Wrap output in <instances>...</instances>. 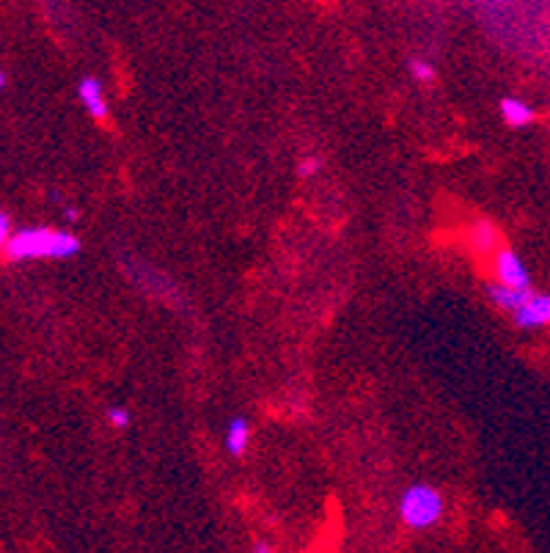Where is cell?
Returning <instances> with one entry per match:
<instances>
[{"label": "cell", "instance_id": "277c9868", "mask_svg": "<svg viewBox=\"0 0 550 553\" xmlns=\"http://www.w3.org/2000/svg\"><path fill=\"white\" fill-rule=\"evenodd\" d=\"M512 322L520 331H539L550 325V295L548 292H534L526 300V306L512 314Z\"/></svg>", "mask_w": 550, "mask_h": 553}, {"label": "cell", "instance_id": "6da1fadb", "mask_svg": "<svg viewBox=\"0 0 550 553\" xmlns=\"http://www.w3.org/2000/svg\"><path fill=\"white\" fill-rule=\"evenodd\" d=\"M80 254V240L72 232L61 229H20L11 234L6 256L11 262H31V259H72Z\"/></svg>", "mask_w": 550, "mask_h": 553}, {"label": "cell", "instance_id": "8992f818", "mask_svg": "<svg viewBox=\"0 0 550 553\" xmlns=\"http://www.w3.org/2000/svg\"><path fill=\"white\" fill-rule=\"evenodd\" d=\"M531 295H534V289H509V287H501V284H495V281L487 284V300L493 303L495 309L506 311L509 317L523 309Z\"/></svg>", "mask_w": 550, "mask_h": 553}, {"label": "cell", "instance_id": "30bf717a", "mask_svg": "<svg viewBox=\"0 0 550 553\" xmlns=\"http://www.w3.org/2000/svg\"><path fill=\"white\" fill-rule=\"evenodd\" d=\"M322 166H325V160L319 155H306L300 163H297V177L300 179H311L317 177L319 171H322Z\"/></svg>", "mask_w": 550, "mask_h": 553}, {"label": "cell", "instance_id": "3957f363", "mask_svg": "<svg viewBox=\"0 0 550 553\" xmlns=\"http://www.w3.org/2000/svg\"><path fill=\"white\" fill-rule=\"evenodd\" d=\"M495 284L509 289H531V273L526 262L512 248H498L493 254Z\"/></svg>", "mask_w": 550, "mask_h": 553}, {"label": "cell", "instance_id": "5bb4252c", "mask_svg": "<svg viewBox=\"0 0 550 553\" xmlns=\"http://www.w3.org/2000/svg\"><path fill=\"white\" fill-rule=\"evenodd\" d=\"M251 553H275V551H273V548H270V545H267V542H256V545H253Z\"/></svg>", "mask_w": 550, "mask_h": 553}, {"label": "cell", "instance_id": "2e32d148", "mask_svg": "<svg viewBox=\"0 0 550 553\" xmlns=\"http://www.w3.org/2000/svg\"><path fill=\"white\" fill-rule=\"evenodd\" d=\"M3 86H6V75L0 72V89H3Z\"/></svg>", "mask_w": 550, "mask_h": 553}, {"label": "cell", "instance_id": "4fadbf2b", "mask_svg": "<svg viewBox=\"0 0 550 553\" xmlns=\"http://www.w3.org/2000/svg\"><path fill=\"white\" fill-rule=\"evenodd\" d=\"M9 240H11V221H9V215H3V212H0V251H6Z\"/></svg>", "mask_w": 550, "mask_h": 553}, {"label": "cell", "instance_id": "7c38bea8", "mask_svg": "<svg viewBox=\"0 0 550 553\" xmlns=\"http://www.w3.org/2000/svg\"><path fill=\"white\" fill-rule=\"evenodd\" d=\"M105 419H108V424L113 430H127V427H130V410L121 408V405H113V408H108V413H105Z\"/></svg>", "mask_w": 550, "mask_h": 553}, {"label": "cell", "instance_id": "9c48e42d", "mask_svg": "<svg viewBox=\"0 0 550 553\" xmlns=\"http://www.w3.org/2000/svg\"><path fill=\"white\" fill-rule=\"evenodd\" d=\"M501 119H504L512 130L528 127L534 122V108L526 100H517V97H504L501 100Z\"/></svg>", "mask_w": 550, "mask_h": 553}, {"label": "cell", "instance_id": "9a60e30c", "mask_svg": "<svg viewBox=\"0 0 550 553\" xmlns=\"http://www.w3.org/2000/svg\"><path fill=\"white\" fill-rule=\"evenodd\" d=\"M64 218H66V221L75 223V221H77V210H75V207H66V210H64Z\"/></svg>", "mask_w": 550, "mask_h": 553}, {"label": "cell", "instance_id": "5b68a950", "mask_svg": "<svg viewBox=\"0 0 550 553\" xmlns=\"http://www.w3.org/2000/svg\"><path fill=\"white\" fill-rule=\"evenodd\" d=\"M77 100L80 105L86 108L88 116L91 119H97V122H105L108 119V97H105V89H102V80L99 78H83L77 83Z\"/></svg>", "mask_w": 550, "mask_h": 553}, {"label": "cell", "instance_id": "8fae6325", "mask_svg": "<svg viewBox=\"0 0 550 553\" xmlns=\"http://www.w3.org/2000/svg\"><path fill=\"white\" fill-rule=\"evenodd\" d=\"M407 69H410V75H413L418 83H429V80H435V67H432L429 61H424V58H413V61L407 64Z\"/></svg>", "mask_w": 550, "mask_h": 553}, {"label": "cell", "instance_id": "52a82bcc", "mask_svg": "<svg viewBox=\"0 0 550 553\" xmlns=\"http://www.w3.org/2000/svg\"><path fill=\"white\" fill-rule=\"evenodd\" d=\"M498 240H501V232H498L487 218L476 221L471 229H468V243H471V248L476 254L493 256L495 251H498Z\"/></svg>", "mask_w": 550, "mask_h": 553}, {"label": "cell", "instance_id": "ba28073f", "mask_svg": "<svg viewBox=\"0 0 550 553\" xmlns=\"http://www.w3.org/2000/svg\"><path fill=\"white\" fill-rule=\"evenodd\" d=\"M248 443H251V424L245 416H234L229 421V427H226V452L231 457H242L245 449H248Z\"/></svg>", "mask_w": 550, "mask_h": 553}, {"label": "cell", "instance_id": "7a4b0ae2", "mask_svg": "<svg viewBox=\"0 0 550 553\" xmlns=\"http://www.w3.org/2000/svg\"><path fill=\"white\" fill-rule=\"evenodd\" d=\"M443 496H440L438 487L416 482L410 485L399 498V518L407 529L413 531H427L432 529L440 518H443Z\"/></svg>", "mask_w": 550, "mask_h": 553}]
</instances>
